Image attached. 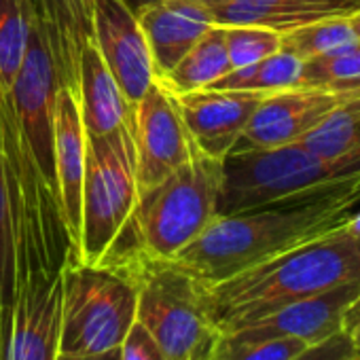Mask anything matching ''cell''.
<instances>
[{
    "label": "cell",
    "instance_id": "1",
    "mask_svg": "<svg viewBox=\"0 0 360 360\" xmlns=\"http://www.w3.org/2000/svg\"><path fill=\"white\" fill-rule=\"evenodd\" d=\"M60 79L49 43L30 20L26 60L9 106H0V155L9 187L18 267L60 269L68 257L56 176V96Z\"/></svg>",
    "mask_w": 360,
    "mask_h": 360
},
{
    "label": "cell",
    "instance_id": "2",
    "mask_svg": "<svg viewBox=\"0 0 360 360\" xmlns=\"http://www.w3.org/2000/svg\"><path fill=\"white\" fill-rule=\"evenodd\" d=\"M360 204V167L335 189L303 202L219 214L206 231L165 261L200 284H217L339 227Z\"/></svg>",
    "mask_w": 360,
    "mask_h": 360
},
{
    "label": "cell",
    "instance_id": "3",
    "mask_svg": "<svg viewBox=\"0 0 360 360\" xmlns=\"http://www.w3.org/2000/svg\"><path fill=\"white\" fill-rule=\"evenodd\" d=\"M360 280V242L337 227L217 284H200L219 335L236 330L290 301Z\"/></svg>",
    "mask_w": 360,
    "mask_h": 360
},
{
    "label": "cell",
    "instance_id": "4",
    "mask_svg": "<svg viewBox=\"0 0 360 360\" xmlns=\"http://www.w3.org/2000/svg\"><path fill=\"white\" fill-rule=\"evenodd\" d=\"M138 200L131 134H85V183L77 263L129 265L134 261Z\"/></svg>",
    "mask_w": 360,
    "mask_h": 360
},
{
    "label": "cell",
    "instance_id": "5",
    "mask_svg": "<svg viewBox=\"0 0 360 360\" xmlns=\"http://www.w3.org/2000/svg\"><path fill=\"white\" fill-rule=\"evenodd\" d=\"M221 191L223 161L198 150L163 183L140 195L134 219V259H174L219 217Z\"/></svg>",
    "mask_w": 360,
    "mask_h": 360
},
{
    "label": "cell",
    "instance_id": "6",
    "mask_svg": "<svg viewBox=\"0 0 360 360\" xmlns=\"http://www.w3.org/2000/svg\"><path fill=\"white\" fill-rule=\"evenodd\" d=\"M138 284L123 265H62L60 354L94 356L117 349L136 322Z\"/></svg>",
    "mask_w": 360,
    "mask_h": 360
},
{
    "label": "cell",
    "instance_id": "7",
    "mask_svg": "<svg viewBox=\"0 0 360 360\" xmlns=\"http://www.w3.org/2000/svg\"><path fill=\"white\" fill-rule=\"evenodd\" d=\"M358 167L328 163L299 142L233 150L223 161V191L219 214L284 206L309 200L341 185Z\"/></svg>",
    "mask_w": 360,
    "mask_h": 360
},
{
    "label": "cell",
    "instance_id": "8",
    "mask_svg": "<svg viewBox=\"0 0 360 360\" xmlns=\"http://www.w3.org/2000/svg\"><path fill=\"white\" fill-rule=\"evenodd\" d=\"M138 284L136 322L159 343L167 360L212 358L219 337L206 309L198 280L165 261L134 259L129 265Z\"/></svg>",
    "mask_w": 360,
    "mask_h": 360
},
{
    "label": "cell",
    "instance_id": "9",
    "mask_svg": "<svg viewBox=\"0 0 360 360\" xmlns=\"http://www.w3.org/2000/svg\"><path fill=\"white\" fill-rule=\"evenodd\" d=\"M131 142L140 195L163 183L198 153L176 94L159 79L134 106Z\"/></svg>",
    "mask_w": 360,
    "mask_h": 360
},
{
    "label": "cell",
    "instance_id": "10",
    "mask_svg": "<svg viewBox=\"0 0 360 360\" xmlns=\"http://www.w3.org/2000/svg\"><path fill=\"white\" fill-rule=\"evenodd\" d=\"M62 267L24 263L0 360H56L60 354Z\"/></svg>",
    "mask_w": 360,
    "mask_h": 360
},
{
    "label": "cell",
    "instance_id": "11",
    "mask_svg": "<svg viewBox=\"0 0 360 360\" xmlns=\"http://www.w3.org/2000/svg\"><path fill=\"white\" fill-rule=\"evenodd\" d=\"M91 43L127 102L136 106L157 79L138 15L123 0H91Z\"/></svg>",
    "mask_w": 360,
    "mask_h": 360
},
{
    "label": "cell",
    "instance_id": "12",
    "mask_svg": "<svg viewBox=\"0 0 360 360\" xmlns=\"http://www.w3.org/2000/svg\"><path fill=\"white\" fill-rule=\"evenodd\" d=\"M349 96H354V91H333L305 85L267 94L250 117L248 127L233 150L295 144Z\"/></svg>",
    "mask_w": 360,
    "mask_h": 360
},
{
    "label": "cell",
    "instance_id": "13",
    "mask_svg": "<svg viewBox=\"0 0 360 360\" xmlns=\"http://www.w3.org/2000/svg\"><path fill=\"white\" fill-rule=\"evenodd\" d=\"M360 299V280L330 290L290 301L236 330L221 333L242 341L295 337L307 345L324 341L343 330L347 309Z\"/></svg>",
    "mask_w": 360,
    "mask_h": 360
},
{
    "label": "cell",
    "instance_id": "14",
    "mask_svg": "<svg viewBox=\"0 0 360 360\" xmlns=\"http://www.w3.org/2000/svg\"><path fill=\"white\" fill-rule=\"evenodd\" d=\"M265 96L267 91L214 87L176 94L195 148L221 161H225V157L236 148Z\"/></svg>",
    "mask_w": 360,
    "mask_h": 360
},
{
    "label": "cell",
    "instance_id": "15",
    "mask_svg": "<svg viewBox=\"0 0 360 360\" xmlns=\"http://www.w3.org/2000/svg\"><path fill=\"white\" fill-rule=\"evenodd\" d=\"M53 125L60 212L68 240V259L77 261L81 244V202L85 183V127L79 110V98L64 85H60L56 96Z\"/></svg>",
    "mask_w": 360,
    "mask_h": 360
},
{
    "label": "cell",
    "instance_id": "16",
    "mask_svg": "<svg viewBox=\"0 0 360 360\" xmlns=\"http://www.w3.org/2000/svg\"><path fill=\"white\" fill-rule=\"evenodd\" d=\"M146 37L155 77H167L193 45L217 26L212 9L200 0H161L138 13Z\"/></svg>",
    "mask_w": 360,
    "mask_h": 360
},
{
    "label": "cell",
    "instance_id": "17",
    "mask_svg": "<svg viewBox=\"0 0 360 360\" xmlns=\"http://www.w3.org/2000/svg\"><path fill=\"white\" fill-rule=\"evenodd\" d=\"M210 9L219 26H259L288 34L316 22L352 18L360 11V0H217Z\"/></svg>",
    "mask_w": 360,
    "mask_h": 360
},
{
    "label": "cell",
    "instance_id": "18",
    "mask_svg": "<svg viewBox=\"0 0 360 360\" xmlns=\"http://www.w3.org/2000/svg\"><path fill=\"white\" fill-rule=\"evenodd\" d=\"M28 11L45 32L60 85L77 94L81 56L91 41V0H28Z\"/></svg>",
    "mask_w": 360,
    "mask_h": 360
},
{
    "label": "cell",
    "instance_id": "19",
    "mask_svg": "<svg viewBox=\"0 0 360 360\" xmlns=\"http://www.w3.org/2000/svg\"><path fill=\"white\" fill-rule=\"evenodd\" d=\"M79 110L87 136H110L134 129V106L89 41L79 64Z\"/></svg>",
    "mask_w": 360,
    "mask_h": 360
},
{
    "label": "cell",
    "instance_id": "20",
    "mask_svg": "<svg viewBox=\"0 0 360 360\" xmlns=\"http://www.w3.org/2000/svg\"><path fill=\"white\" fill-rule=\"evenodd\" d=\"M299 144L343 167H360V96L354 94L314 125Z\"/></svg>",
    "mask_w": 360,
    "mask_h": 360
},
{
    "label": "cell",
    "instance_id": "21",
    "mask_svg": "<svg viewBox=\"0 0 360 360\" xmlns=\"http://www.w3.org/2000/svg\"><path fill=\"white\" fill-rule=\"evenodd\" d=\"M231 70L233 68L227 53L225 28L217 24L193 45V49L174 66L167 77L159 81L174 94H185L208 89L217 81L227 77Z\"/></svg>",
    "mask_w": 360,
    "mask_h": 360
},
{
    "label": "cell",
    "instance_id": "22",
    "mask_svg": "<svg viewBox=\"0 0 360 360\" xmlns=\"http://www.w3.org/2000/svg\"><path fill=\"white\" fill-rule=\"evenodd\" d=\"M30 37L28 0H0V102L13 98Z\"/></svg>",
    "mask_w": 360,
    "mask_h": 360
},
{
    "label": "cell",
    "instance_id": "23",
    "mask_svg": "<svg viewBox=\"0 0 360 360\" xmlns=\"http://www.w3.org/2000/svg\"><path fill=\"white\" fill-rule=\"evenodd\" d=\"M305 70V60L288 49H280L265 60L231 70L227 77L217 81L214 89H240V91H280L299 87Z\"/></svg>",
    "mask_w": 360,
    "mask_h": 360
},
{
    "label": "cell",
    "instance_id": "24",
    "mask_svg": "<svg viewBox=\"0 0 360 360\" xmlns=\"http://www.w3.org/2000/svg\"><path fill=\"white\" fill-rule=\"evenodd\" d=\"M18 288V248H15V227L9 200V187L5 178L3 155H0V354L9 330L11 309Z\"/></svg>",
    "mask_w": 360,
    "mask_h": 360
},
{
    "label": "cell",
    "instance_id": "25",
    "mask_svg": "<svg viewBox=\"0 0 360 360\" xmlns=\"http://www.w3.org/2000/svg\"><path fill=\"white\" fill-rule=\"evenodd\" d=\"M358 41L360 39L354 32L349 18H335L282 34V49H288L307 62V60L337 56L354 47Z\"/></svg>",
    "mask_w": 360,
    "mask_h": 360
},
{
    "label": "cell",
    "instance_id": "26",
    "mask_svg": "<svg viewBox=\"0 0 360 360\" xmlns=\"http://www.w3.org/2000/svg\"><path fill=\"white\" fill-rule=\"evenodd\" d=\"M301 85L360 94V41L337 56L307 60Z\"/></svg>",
    "mask_w": 360,
    "mask_h": 360
},
{
    "label": "cell",
    "instance_id": "27",
    "mask_svg": "<svg viewBox=\"0 0 360 360\" xmlns=\"http://www.w3.org/2000/svg\"><path fill=\"white\" fill-rule=\"evenodd\" d=\"M305 347L307 343L295 337L242 341L219 335L212 347V360H292Z\"/></svg>",
    "mask_w": 360,
    "mask_h": 360
},
{
    "label": "cell",
    "instance_id": "28",
    "mask_svg": "<svg viewBox=\"0 0 360 360\" xmlns=\"http://www.w3.org/2000/svg\"><path fill=\"white\" fill-rule=\"evenodd\" d=\"M231 68H244L282 49V34L259 26H223Z\"/></svg>",
    "mask_w": 360,
    "mask_h": 360
},
{
    "label": "cell",
    "instance_id": "29",
    "mask_svg": "<svg viewBox=\"0 0 360 360\" xmlns=\"http://www.w3.org/2000/svg\"><path fill=\"white\" fill-rule=\"evenodd\" d=\"M119 360H167L159 343L148 335V330L134 322L123 343L119 345Z\"/></svg>",
    "mask_w": 360,
    "mask_h": 360
},
{
    "label": "cell",
    "instance_id": "30",
    "mask_svg": "<svg viewBox=\"0 0 360 360\" xmlns=\"http://www.w3.org/2000/svg\"><path fill=\"white\" fill-rule=\"evenodd\" d=\"M345 358H352V343L347 333L341 330L324 341L307 345L292 360H345Z\"/></svg>",
    "mask_w": 360,
    "mask_h": 360
},
{
    "label": "cell",
    "instance_id": "31",
    "mask_svg": "<svg viewBox=\"0 0 360 360\" xmlns=\"http://www.w3.org/2000/svg\"><path fill=\"white\" fill-rule=\"evenodd\" d=\"M343 333H347L352 343V360H360V299L347 309Z\"/></svg>",
    "mask_w": 360,
    "mask_h": 360
},
{
    "label": "cell",
    "instance_id": "32",
    "mask_svg": "<svg viewBox=\"0 0 360 360\" xmlns=\"http://www.w3.org/2000/svg\"><path fill=\"white\" fill-rule=\"evenodd\" d=\"M337 229L341 233H345L347 238H354V240L360 242V212H352Z\"/></svg>",
    "mask_w": 360,
    "mask_h": 360
},
{
    "label": "cell",
    "instance_id": "33",
    "mask_svg": "<svg viewBox=\"0 0 360 360\" xmlns=\"http://www.w3.org/2000/svg\"><path fill=\"white\" fill-rule=\"evenodd\" d=\"M56 360H119V347L112 352L104 354H94V356H72V354H58Z\"/></svg>",
    "mask_w": 360,
    "mask_h": 360
},
{
    "label": "cell",
    "instance_id": "34",
    "mask_svg": "<svg viewBox=\"0 0 360 360\" xmlns=\"http://www.w3.org/2000/svg\"><path fill=\"white\" fill-rule=\"evenodd\" d=\"M123 3L127 5V9H131V11L138 15L140 11H144V9H148V7L161 3V0H123Z\"/></svg>",
    "mask_w": 360,
    "mask_h": 360
},
{
    "label": "cell",
    "instance_id": "35",
    "mask_svg": "<svg viewBox=\"0 0 360 360\" xmlns=\"http://www.w3.org/2000/svg\"><path fill=\"white\" fill-rule=\"evenodd\" d=\"M349 22H352L354 32H356V34H358V39H360V11H358V13H354V15L349 18Z\"/></svg>",
    "mask_w": 360,
    "mask_h": 360
},
{
    "label": "cell",
    "instance_id": "36",
    "mask_svg": "<svg viewBox=\"0 0 360 360\" xmlns=\"http://www.w3.org/2000/svg\"><path fill=\"white\" fill-rule=\"evenodd\" d=\"M200 3H204V5H208V7H210V5H214V3H217V0H200Z\"/></svg>",
    "mask_w": 360,
    "mask_h": 360
},
{
    "label": "cell",
    "instance_id": "37",
    "mask_svg": "<svg viewBox=\"0 0 360 360\" xmlns=\"http://www.w3.org/2000/svg\"><path fill=\"white\" fill-rule=\"evenodd\" d=\"M200 360H212V358H200Z\"/></svg>",
    "mask_w": 360,
    "mask_h": 360
},
{
    "label": "cell",
    "instance_id": "38",
    "mask_svg": "<svg viewBox=\"0 0 360 360\" xmlns=\"http://www.w3.org/2000/svg\"><path fill=\"white\" fill-rule=\"evenodd\" d=\"M345 360H352V358H345Z\"/></svg>",
    "mask_w": 360,
    "mask_h": 360
},
{
    "label": "cell",
    "instance_id": "39",
    "mask_svg": "<svg viewBox=\"0 0 360 360\" xmlns=\"http://www.w3.org/2000/svg\"><path fill=\"white\" fill-rule=\"evenodd\" d=\"M358 96H360V94H358Z\"/></svg>",
    "mask_w": 360,
    "mask_h": 360
}]
</instances>
